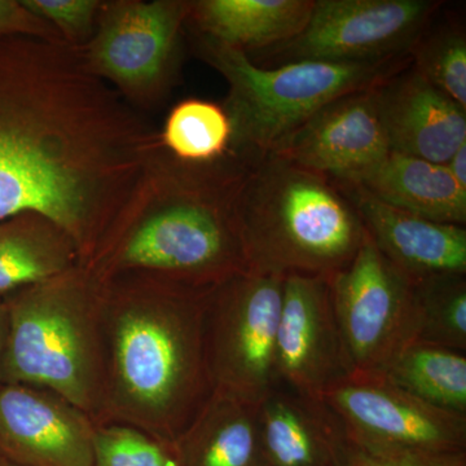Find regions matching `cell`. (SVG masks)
Masks as SVG:
<instances>
[{"mask_svg":"<svg viewBox=\"0 0 466 466\" xmlns=\"http://www.w3.org/2000/svg\"><path fill=\"white\" fill-rule=\"evenodd\" d=\"M195 36L198 56L228 84L223 106L233 125L232 152L248 159L269 155L327 104L381 86L412 64L407 55L363 63L297 61L265 67L245 52Z\"/></svg>","mask_w":466,"mask_h":466,"instance_id":"6","label":"cell"},{"mask_svg":"<svg viewBox=\"0 0 466 466\" xmlns=\"http://www.w3.org/2000/svg\"><path fill=\"white\" fill-rule=\"evenodd\" d=\"M336 184L355 208L367 235L410 280L466 276V229L385 204L354 183Z\"/></svg>","mask_w":466,"mask_h":466,"instance_id":"15","label":"cell"},{"mask_svg":"<svg viewBox=\"0 0 466 466\" xmlns=\"http://www.w3.org/2000/svg\"><path fill=\"white\" fill-rule=\"evenodd\" d=\"M210 289L125 275L104 283L103 413L175 443L213 395Z\"/></svg>","mask_w":466,"mask_h":466,"instance_id":"2","label":"cell"},{"mask_svg":"<svg viewBox=\"0 0 466 466\" xmlns=\"http://www.w3.org/2000/svg\"><path fill=\"white\" fill-rule=\"evenodd\" d=\"M354 184L413 216L465 227L466 189L446 165L390 152Z\"/></svg>","mask_w":466,"mask_h":466,"instance_id":"19","label":"cell"},{"mask_svg":"<svg viewBox=\"0 0 466 466\" xmlns=\"http://www.w3.org/2000/svg\"><path fill=\"white\" fill-rule=\"evenodd\" d=\"M189 8L188 0L103 2L94 36L81 48L88 66L131 106H156L177 72Z\"/></svg>","mask_w":466,"mask_h":466,"instance_id":"8","label":"cell"},{"mask_svg":"<svg viewBox=\"0 0 466 466\" xmlns=\"http://www.w3.org/2000/svg\"><path fill=\"white\" fill-rule=\"evenodd\" d=\"M7 306H5V299H0V366H2L3 351H5V337H7ZM2 385V379H0Z\"/></svg>","mask_w":466,"mask_h":466,"instance_id":"31","label":"cell"},{"mask_svg":"<svg viewBox=\"0 0 466 466\" xmlns=\"http://www.w3.org/2000/svg\"><path fill=\"white\" fill-rule=\"evenodd\" d=\"M34 16L56 30L69 46L84 48L94 36L103 2L100 0H21Z\"/></svg>","mask_w":466,"mask_h":466,"instance_id":"27","label":"cell"},{"mask_svg":"<svg viewBox=\"0 0 466 466\" xmlns=\"http://www.w3.org/2000/svg\"><path fill=\"white\" fill-rule=\"evenodd\" d=\"M416 341L466 351V276L444 275L413 281Z\"/></svg>","mask_w":466,"mask_h":466,"instance_id":"24","label":"cell"},{"mask_svg":"<svg viewBox=\"0 0 466 466\" xmlns=\"http://www.w3.org/2000/svg\"><path fill=\"white\" fill-rule=\"evenodd\" d=\"M3 299L8 325L2 383L55 392L99 424L106 379L104 283L76 266Z\"/></svg>","mask_w":466,"mask_h":466,"instance_id":"5","label":"cell"},{"mask_svg":"<svg viewBox=\"0 0 466 466\" xmlns=\"http://www.w3.org/2000/svg\"><path fill=\"white\" fill-rule=\"evenodd\" d=\"M158 133L63 39L0 38V222L38 214L95 268L142 200Z\"/></svg>","mask_w":466,"mask_h":466,"instance_id":"1","label":"cell"},{"mask_svg":"<svg viewBox=\"0 0 466 466\" xmlns=\"http://www.w3.org/2000/svg\"><path fill=\"white\" fill-rule=\"evenodd\" d=\"M382 380L449 412L466 416V355L415 341L392 359Z\"/></svg>","mask_w":466,"mask_h":466,"instance_id":"22","label":"cell"},{"mask_svg":"<svg viewBox=\"0 0 466 466\" xmlns=\"http://www.w3.org/2000/svg\"><path fill=\"white\" fill-rule=\"evenodd\" d=\"M238 218L250 271L283 279L332 278L367 236L332 180L272 155L249 159Z\"/></svg>","mask_w":466,"mask_h":466,"instance_id":"4","label":"cell"},{"mask_svg":"<svg viewBox=\"0 0 466 466\" xmlns=\"http://www.w3.org/2000/svg\"><path fill=\"white\" fill-rule=\"evenodd\" d=\"M94 466H182L177 446L134 426L96 424Z\"/></svg>","mask_w":466,"mask_h":466,"instance_id":"26","label":"cell"},{"mask_svg":"<svg viewBox=\"0 0 466 466\" xmlns=\"http://www.w3.org/2000/svg\"><path fill=\"white\" fill-rule=\"evenodd\" d=\"M376 97L390 152L446 165L466 143V109L412 66L379 86Z\"/></svg>","mask_w":466,"mask_h":466,"instance_id":"16","label":"cell"},{"mask_svg":"<svg viewBox=\"0 0 466 466\" xmlns=\"http://www.w3.org/2000/svg\"><path fill=\"white\" fill-rule=\"evenodd\" d=\"M449 168L451 175L455 177L456 182L466 189V143L462 144L461 147L455 153L452 157L449 159L446 164Z\"/></svg>","mask_w":466,"mask_h":466,"instance_id":"30","label":"cell"},{"mask_svg":"<svg viewBox=\"0 0 466 466\" xmlns=\"http://www.w3.org/2000/svg\"><path fill=\"white\" fill-rule=\"evenodd\" d=\"M328 280L350 379H382L392 359L416 341L413 281L368 235L354 259Z\"/></svg>","mask_w":466,"mask_h":466,"instance_id":"9","label":"cell"},{"mask_svg":"<svg viewBox=\"0 0 466 466\" xmlns=\"http://www.w3.org/2000/svg\"><path fill=\"white\" fill-rule=\"evenodd\" d=\"M284 279L248 271L211 290L207 355L214 392L259 406L276 386Z\"/></svg>","mask_w":466,"mask_h":466,"instance_id":"7","label":"cell"},{"mask_svg":"<svg viewBox=\"0 0 466 466\" xmlns=\"http://www.w3.org/2000/svg\"><path fill=\"white\" fill-rule=\"evenodd\" d=\"M248 164L235 152L186 164L162 148L133 217L92 272L101 283L135 275L210 289L250 271L238 218Z\"/></svg>","mask_w":466,"mask_h":466,"instance_id":"3","label":"cell"},{"mask_svg":"<svg viewBox=\"0 0 466 466\" xmlns=\"http://www.w3.org/2000/svg\"><path fill=\"white\" fill-rule=\"evenodd\" d=\"M275 370L279 385L318 398L351 376L327 278L284 279Z\"/></svg>","mask_w":466,"mask_h":466,"instance_id":"12","label":"cell"},{"mask_svg":"<svg viewBox=\"0 0 466 466\" xmlns=\"http://www.w3.org/2000/svg\"><path fill=\"white\" fill-rule=\"evenodd\" d=\"M315 0H196L187 25L247 55L269 50L299 35Z\"/></svg>","mask_w":466,"mask_h":466,"instance_id":"18","label":"cell"},{"mask_svg":"<svg viewBox=\"0 0 466 466\" xmlns=\"http://www.w3.org/2000/svg\"><path fill=\"white\" fill-rule=\"evenodd\" d=\"M0 466H17V465L12 464V462L7 461V460L0 458Z\"/></svg>","mask_w":466,"mask_h":466,"instance_id":"32","label":"cell"},{"mask_svg":"<svg viewBox=\"0 0 466 466\" xmlns=\"http://www.w3.org/2000/svg\"><path fill=\"white\" fill-rule=\"evenodd\" d=\"M266 466H343L355 446L321 398L276 386L258 406Z\"/></svg>","mask_w":466,"mask_h":466,"instance_id":"17","label":"cell"},{"mask_svg":"<svg viewBox=\"0 0 466 466\" xmlns=\"http://www.w3.org/2000/svg\"><path fill=\"white\" fill-rule=\"evenodd\" d=\"M158 139L162 148L177 161L213 164L232 153L231 116L223 104L189 97L168 112Z\"/></svg>","mask_w":466,"mask_h":466,"instance_id":"23","label":"cell"},{"mask_svg":"<svg viewBox=\"0 0 466 466\" xmlns=\"http://www.w3.org/2000/svg\"><path fill=\"white\" fill-rule=\"evenodd\" d=\"M438 0H315L305 29L251 58L271 67L297 61L363 63L407 56L434 20Z\"/></svg>","mask_w":466,"mask_h":466,"instance_id":"10","label":"cell"},{"mask_svg":"<svg viewBox=\"0 0 466 466\" xmlns=\"http://www.w3.org/2000/svg\"><path fill=\"white\" fill-rule=\"evenodd\" d=\"M95 422L46 389L0 385V458L17 466H94Z\"/></svg>","mask_w":466,"mask_h":466,"instance_id":"14","label":"cell"},{"mask_svg":"<svg viewBox=\"0 0 466 466\" xmlns=\"http://www.w3.org/2000/svg\"><path fill=\"white\" fill-rule=\"evenodd\" d=\"M433 21L413 43L410 66L426 82L466 109L464 27L452 24L434 26Z\"/></svg>","mask_w":466,"mask_h":466,"instance_id":"25","label":"cell"},{"mask_svg":"<svg viewBox=\"0 0 466 466\" xmlns=\"http://www.w3.org/2000/svg\"><path fill=\"white\" fill-rule=\"evenodd\" d=\"M358 449L377 453H466V416L441 410L382 379H348L321 395Z\"/></svg>","mask_w":466,"mask_h":466,"instance_id":"11","label":"cell"},{"mask_svg":"<svg viewBox=\"0 0 466 466\" xmlns=\"http://www.w3.org/2000/svg\"><path fill=\"white\" fill-rule=\"evenodd\" d=\"M175 446L182 466H266L258 406L218 392Z\"/></svg>","mask_w":466,"mask_h":466,"instance_id":"20","label":"cell"},{"mask_svg":"<svg viewBox=\"0 0 466 466\" xmlns=\"http://www.w3.org/2000/svg\"><path fill=\"white\" fill-rule=\"evenodd\" d=\"M377 87L327 104L269 155L332 182H357L390 153L377 106Z\"/></svg>","mask_w":466,"mask_h":466,"instance_id":"13","label":"cell"},{"mask_svg":"<svg viewBox=\"0 0 466 466\" xmlns=\"http://www.w3.org/2000/svg\"><path fill=\"white\" fill-rule=\"evenodd\" d=\"M79 266L75 241L38 214L0 222V299Z\"/></svg>","mask_w":466,"mask_h":466,"instance_id":"21","label":"cell"},{"mask_svg":"<svg viewBox=\"0 0 466 466\" xmlns=\"http://www.w3.org/2000/svg\"><path fill=\"white\" fill-rule=\"evenodd\" d=\"M16 34L45 39H63L54 27L27 11L23 3L17 0H0V38Z\"/></svg>","mask_w":466,"mask_h":466,"instance_id":"29","label":"cell"},{"mask_svg":"<svg viewBox=\"0 0 466 466\" xmlns=\"http://www.w3.org/2000/svg\"><path fill=\"white\" fill-rule=\"evenodd\" d=\"M343 466H466V453H455V455L377 453L355 447Z\"/></svg>","mask_w":466,"mask_h":466,"instance_id":"28","label":"cell"}]
</instances>
